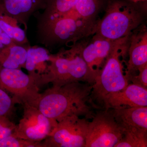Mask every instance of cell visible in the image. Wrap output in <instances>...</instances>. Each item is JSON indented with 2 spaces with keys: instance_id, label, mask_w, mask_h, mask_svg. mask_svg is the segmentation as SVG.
I'll return each mask as SVG.
<instances>
[{
  "instance_id": "6da1fadb",
  "label": "cell",
  "mask_w": 147,
  "mask_h": 147,
  "mask_svg": "<svg viewBox=\"0 0 147 147\" xmlns=\"http://www.w3.org/2000/svg\"><path fill=\"white\" fill-rule=\"evenodd\" d=\"M105 0H63L35 13L38 41L48 50L69 45L96 33Z\"/></svg>"
},
{
  "instance_id": "7a4b0ae2",
  "label": "cell",
  "mask_w": 147,
  "mask_h": 147,
  "mask_svg": "<svg viewBox=\"0 0 147 147\" xmlns=\"http://www.w3.org/2000/svg\"><path fill=\"white\" fill-rule=\"evenodd\" d=\"M92 85L79 82L53 86L41 93L37 108L44 115L57 121L72 115L92 119L95 109L91 102Z\"/></svg>"
},
{
  "instance_id": "3957f363",
  "label": "cell",
  "mask_w": 147,
  "mask_h": 147,
  "mask_svg": "<svg viewBox=\"0 0 147 147\" xmlns=\"http://www.w3.org/2000/svg\"><path fill=\"white\" fill-rule=\"evenodd\" d=\"M89 40L88 38L80 40L69 45L68 49L62 47L57 53H50L47 72L36 79L38 87L50 83L55 86L74 82L94 84L96 76L89 68L82 55Z\"/></svg>"
},
{
  "instance_id": "277c9868",
  "label": "cell",
  "mask_w": 147,
  "mask_h": 147,
  "mask_svg": "<svg viewBox=\"0 0 147 147\" xmlns=\"http://www.w3.org/2000/svg\"><path fill=\"white\" fill-rule=\"evenodd\" d=\"M146 1L107 0L105 13L95 34L113 40L129 36L142 26L146 15Z\"/></svg>"
},
{
  "instance_id": "5b68a950",
  "label": "cell",
  "mask_w": 147,
  "mask_h": 147,
  "mask_svg": "<svg viewBox=\"0 0 147 147\" xmlns=\"http://www.w3.org/2000/svg\"><path fill=\"white\" fill-rule=\"evenodd\" d=\"M129 36L117 40L93 84L91 102L96 109H102L101 104L106 96L123 90L129 84L120 60V57H123L127 51Z\"/></svg>"
},
{
  "instance_id": "8992f818",
  "label": "cell",
  "mask_w": 147,
  "mask_h": 147,
  "mask_svg": "<svg viewBox=\"0 0 147 147\" xmlns=\"http://www.w3.org/2000/svg\"><path fill=\"white\" fill-rule=\"evenodd\" d=\"M0 87L11 94L16 104L37 107L39 88L34 77L21 69L0 67Z\"/></svg>"
},
{
  "instance_id": "52a82bcc",
  "label": "cell",
  "mask_w": 147,
  "mask_h": 147,
  "mask_svg": "<svg viewBox=\"0 0 147 147\" xmlns=\"http://www.w3.org/2000/svg\"><path fill=\"white\" fill-rule=\"evenodd\" d=\"M89 123L86 118L76 115L61 119L50 136L42 141L43 147H85Z\"/></svg>"
},
{
  "instance_id": "ba28073f",
  "label": "cell",
  "mask_w": 147,
  "mask_h": 147,
  "mask_svg": "<svg viewBox=\"0 0 147 147\" xmlns=\"http://www.w3.org/2000/svg\"><path fill=\"white\" fill-rule=\"evenodd\" d=\"M92 119L85 147H115L123 137L124 131L110 110L98 109Z\"/></svg>"
},
{
  "instance_id": "9c48e42d",
  "label": "cell",
  "mask_w": 147,
  "mask_h": 147,
  "mask_svg": "<svg viewBox=\"0 0 147 147\" xmlns=\"http://www.w3.org/2000/svg\"><path fill=\"white\" fill-rule=\"evenodd\" d=\"M23 106V117L12 134L21 139L42 142L50 136L57 121L44 115L37 107L28 105Z\"/></svg>"
},
{
  "instance_id": "30bf717a",
  "label": "cell",
  "mask_w": 147,
  "mask_h": 147,
  "mask_svg": "<svg viewBox=\"0 0 147 147\" xmlns=\"http://www.w3.org/2000/svg\"><path fill=\"white\" fill-rule=\"evenodd\" d=\"M147 106V88L134 84H128L119 91L107 95L102 100L101 108L120 109Z\"/></svg>"
},
{
  "instance_id": "8fae6325",
  "label": "cell",
  "mask_w": 147,
  "mask_h": 147,
  "mask_svg": "<svg viewBox=\"0 0 147 147\" xmlns=\"http://www.w3.org/2000/svg\"><path fill=\"white\" fill-rule=\"evenodd\" d=\"M127 42L129 59L125 77L137 75L139 69L147 65V31L142 25L129 36Z\"/></svg>"
},
{
  "instance_id": "7c38bea8",
  "label": "cell",
  "mask_w": 147,
  "mask_h": 147,
  "mask_svg": "<svg viewBox=\"0 0 147 147\" xmlns=\"http://www.w3.org/2000/svg\"><path fill=\"white\" fill-rule=\"evenodd\" d=\"M117 40H111L95 34L84 47L82 52L83 58L96 77L100 71V67L112 51Z\"/></svg>"
},
{
  "instance_id": "4fadbf2b",
  "label": "cell",
  "mask_w": 147,
  "mask_h": 147,
  "mask_svg": "<svg viewBox=\"0 0 147 147\" xmlns=\"http://www.w3.org/2000/svg\"><path fill=\"white\" fill-rule=\"evenodd\" d=\"M45 0H0V12L13 17L27 31L31 16L43 9Z\"/></svg>"
},
{
  "instance_id": "5bb4252c",
  "label": "cell",
  "mask_w": 147,
  "mask_h": 147,
  "mask_svg": "<svg viewBox=\"0 0 147 147\" xmlns=\"http://www.w3.org/2000/svg\"><path fill=\"white\" fill-rule=\"evenodd\" d=\"M119 125L125 130L147 131V106L109 109Z\"/></svg>"
},
{
  "instance_id": "9a60e30c",
  "label": "cell",
  "mask_w": 147,
  "mask_h": 147,
  "mask_svg": "<svg viewBox=\"0 0 147 147\" xmlns=\"http://www.w3.org/2000/svg\"><path fill=\"white\" fill-rule=\"evenodd\" d=\"M50 54L46 47L30 46L27 51L25 66L28 74L35 79L45 74L49 65Z\"/></svg>"
},
{
  "instance_id": "2e32d148",
  "label": "cell",
  "mask_w": 147,
  "mask_h": 147,
  "mask_svg": "<svg viewBox=\"0 0 147 147\" xmlns=\"http://www.w3.org/2000/svg\"><path fill=\"white\" fill-rule=\"evenodd\" d=\"M30 45L13 43L0 50V67L10 69L25 68L27 51Z\"/></svg>"
},
{
  "instance_id": "e0dca14e",
  "label": "cell",
  "mask_w": 147,
  "mask_h": 147,
  "mask_svg": "<svg viewBox=\"0 0 147 147\" xmlns=\"http://www.w3.org/2000/svg\"><path fill=\"white\" fill-rule=\"evenodd\" d=\"M18 21L13 17L0 12V28L15 44L30 45L26 32L19 26Z\"/></svg>"
},
{
  "instance_id": "ac0fdd59",
  "label": "cell",
  "mask_w": 147,
  "mask_h": 147,
  "mask_svg": "<svg viewBox=\"0 0 147 147\" xmlns=\"http://www.w3.org/2000/svg\"><path fill=\"white\" fill-rule=\"evenodd\" d=\"M147 131L131 129L124 131L123 137L115 147H147Z\"/></svg>"
},
{
  "instance_id": "d6986e66",
  "label": "cell",
  "mask_w": 147,
  "mask_h": 147,
  "mask_svg": "<svg viewBox=\"0 0 147 147\" xmlns=\"http://www.w3.org/2000/svg\"><path fill=\"white\" fill-rule=\"evenodd\" d=\"M16 104L12 96L0 87V116L10 119L15 113Z\"/></svg>"
},
{
  "instance_id": "ffe728a7",
  "label": "cell",
  "mask_w": 147,
  "mask_h": 147,
  "mask_svg": "<svg viewBox=\"0 0 147 147\" xmlns=\"http://www.w3.org/2000/svg\"><path fill=\"white\" fill-rule=\"evenodd\" d=\"M0 147H43L42 142L18 138L12 134L0 141Z\"/></svg>"
},
{
  "instance_id": "44dd1931",
  "label": "cell",
  "mask_w": 147,
  "mask_h": 147,
  "mask_svg": "<svg viewBox=\"0 0 147 147\" xmlns=\"http://www.w3.org/2000/svg\"><path fill=\"white\" fill-rule=\"evenodd\" d=\"M16 125L10 119L0 116V141L12 134L16 128Z\"/></svg>"
},
{
  "instance_id": "7402d4cb",
  "label": "cell",
  "mask_w": 147,
  "mask_h": 147,
  "mask_svg": "<svg viewBox=\"0 0 147 147\" xmlns=\"http://www.w3.org/2000/svg\"><path fill=\"white\" fill-rule=\"evenodd\" d=\"M139 74L127 78L128 82L147 88V65L139 69Z\"/></svg>"
},
{
  "instance_id": "603a6c76",
  "label": "cell",
  "mask_w": 147,
  "mask_h": 147,
  "mask_svg": "<svg viewBox=\"0 0 147 147\" xmlns=\"http://www.w3.org/2000/svg\"><path fill=\"white\" fill-rule=\"evenodd\" d=\"M0 42L5 45L7 46L14 43L11 38L0 28Z\"/></svg>"
},
{
  "instance_id": "cb8c5ba5",
  "label": "cell",
  "mask_w": 147,
  "mask_h": 147,
  "mask_svg": "<svg viewBox=\"0 0 147 147\" xmlns=\"http://www.w3.org/2000/svg\"><path fill=\"white\" fill-rule=\"evenodd\" d=\"M134 3L142 2L147 1V0H129Z\"/></svg>"
},
{
  "instance_id": "d4e9b609",
  "label": "cell",
  "mask_w": 147,
  "mask_h": 147,
  "mask_svg": "<svg viewBox=\"0 0 147 147\" xmlns=\"http://www.w3.org/2000/svg\"><path fill=\"white\" fill-rule=\"evenodd\" d=\"M5 46L4 45H3L1 42H0V50L2 49L3 48V47H5Z\"/></svg>"
}]
</instances>
